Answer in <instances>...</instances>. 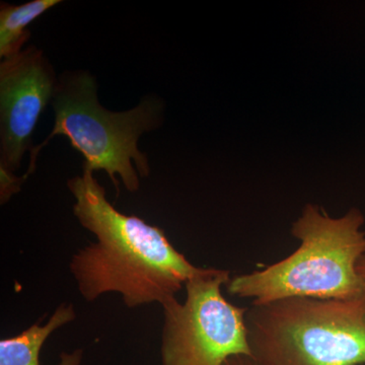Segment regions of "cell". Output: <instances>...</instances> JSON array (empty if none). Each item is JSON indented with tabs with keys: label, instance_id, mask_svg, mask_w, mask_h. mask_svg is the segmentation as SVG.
Instances as JSON below:
<instances>
[{
	"label": "cell",
	"instance_id": "2",
	"mask_svg": "<svg viewBox=\"0 0 365 365\" xmlns=\"http://www.w3.org/2000/svg\"><path fill=\"white\" fill-rule=\"evenodd\" d=\"M364 216L357 208L333 218L307 204L292 225L299 248L263 270L230 277L227 292L252 306L292 297L344 299L365 294L356 265L365 255Z\"/></svg>",
	"mask_w": 365,
	"mask_h": 365
},
{
	"label": "cell",
	"instance_id": "4",
	"mask_svg": "<svg viewBox=\"0 0 365 365\" xmlns=\"http://www.w3.org/2000/svg\"><path fill=\"white\" fill-rule=\"evenodd\" d=\"M97 83L88 72L67 73L59 81L52 101L55 121L53 130L44 143L31 150V163L26 179L35 170L38 155L43 146L56 135L66 136L72 148L85 158L83 169L105 170L119 191L121 178L129 192L139 189V179L132 162L141 177L150 175L146 155L137 148L144 132L158 128L160 102L148 98L127 112L108 111L100 105Z\"/></svg>",
	"mask_w": 365,
	"mask_h": 365
},
{
	"label": "cell",
	"instance_id": "10",
	"mask_svg": "<svg viewBox=\"0 0 365 365\" xmlns=\"http://www.w3.org/2000/svg\"><path fill=\"white\" fill-rule=\"evenodd\" d=\"M225 365H260L252 356L247 355H237L232 357L225 362Z\"/></svg>",
	"mask_w": 365,
	"mask_h": 365
},
{
	"label": "cell",
	"instance_id": "6",
	"mask_svg": "<svg viewBox=\"0 0 365 365\" xmlns=\"http://www.w3.org/2000/svg\"><path fill=\"white\" fill-rule=\"evenodd\" d=\"M59 81L44 53L26 50L0 63V167L14 172L30 148L41 115Z\"/></svg>",
	"mask_w": 365,
	"mask_h": 365
},
{
	"label": "cell",
	"instance_id": "7",
	"mask_svg": "<svg viewBox=\"0 0 365 365\" xmlns=\"http://www.w3.org/2000/svg\"><path fill=\"white\" fill-rule=\"evenodd\" d=\"M76 314L72 304H60L51 318L41 326L34 324L14 337L0 341V365H40V351L45 341L60 327L71 323ZM83 359L81 349L62 353L58 365H79Z\"/></svg>",
	"mask_w": 365,
	"mask_h": 365
},
{
	"label": "cell",
	"instance_id": "11",
	"mask_svg": "<svg viewBox=\"0 0 365 365\" xmlns=\"http://www.w3.org/2000/svg\"><path fill=\"white\" fill-rule=\"evenodd\" d=\"M356 271L365 287V255L360 258L359 263H357Z\"/></svg>",
	"mask_w": 365,
	"mask_h": 365
},
{
	"label": "cell",
	"instance_id": "9",
	"mask_svg": "<svg viewBox=\"0 0 365 365\" xmlns=\"http://www.w3.org/2000/svg\"><path fill=\"white\" fill-rule=\"evenodd\" d=\"M25 181L26 179L24 176H14L13 172H9L4 168L0 167V199H1V204L6 203L14 194L20 192Z\"/></svg>",
	"mask_w": 365,
	"mask_h": 365
},
{
	"label": "cell",
	"instance_id": "5",
	"mask_svg": "<svg viewBox=\"0 0 365 365\" xmlns=\"http://www.w3.org/2000/svg\"><path fill=\"white\" fill-rule=\"evenodd\" d=\"M230 279L227 270L202 268L185 283L182 304L173 297L162 304L163 365H225L237 355L252 356L249 309L235 306L222 294Z\"/></svg>",
	"mask_w": 365,
	"mask_h": 365
},
{
	"label": "cell",
	"instance_id": "3",
	"mask_svg": "<svg viewBox=\"0 0 365 365\" xmlns=\"http://www.w3.org/2000/svg\"><path fill=\"white\" fill-rule=\"evenodd\" d=\"M246 321L260 365H365V294L252 306Z\"/></svg>",
	"mask_w": 365,
	"mask_h": 365
},
{
	"label": "cell",
	"instance_id": "8",
	"mask_svg": "<svg viewBox=\"0 0 365 365\" xmlns=\"http://www.w3.org/2000/svg\"><path fill=\"white\" fill-rule=\"evenodd\" d=\"M60 0H33L21 6L4 4L0 6V58L13 57L23 51L31 33L29 25L52 7L58 6Z\"/></svg>",
	"mask_w": 365,
	"mask_h": 365
},
{
	"label": "cell",
	"instance_id": "1",
	"mask_svg": "<svg viewBox=\"0 0 365 365\" xmlns=\"http://www.w3.org/2000/svg\"><path fill=\"white\" fill-rule=\"evenodd\" d=\"M73 212L97 242L78 250L69 263L78 292L86 302L117 292L134 309L176 297L187 281L200 272L170 244L162 228L118 211L106 198L93 172L69 180Z\"/></svg>",
	"mask_w": 365,
	"mask_h": 365
}]
</instances>
